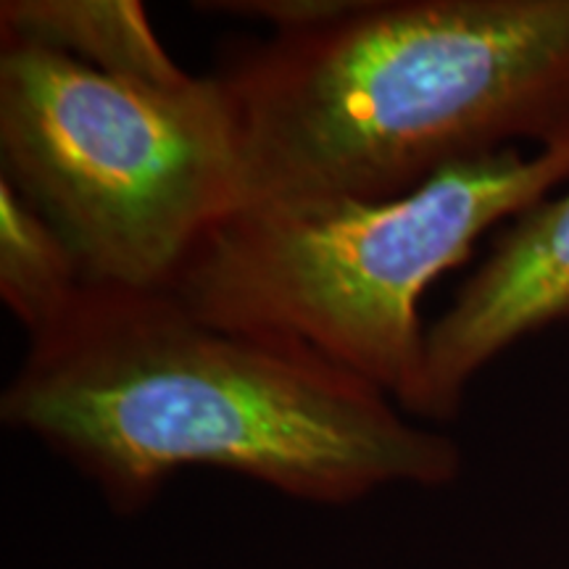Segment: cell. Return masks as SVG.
<instances>
[{
    "label": "cell",
    "mask_w": 569,
    "mask_h": 569,
    "mask_svg": "<svg viewBox=\"0 0 569 569\" xmlns=\"http://www.w3.org/2000/svg\"><path fill=\"white\" fill-rule=\"evenodd\" d=\"M9 430L40 440L134 515L184 467L346 507L390 486L443 488L461 448L309 348L190 315L172 293L84 288L27 340L0 393Z\"/></svg>",
    "instance_id": "6da1fadb"
},
{
    "label": "cell",
    "mask_w": 569,
    "mask_h": 569,
    "mask_svg": "<svg viewBox=\"0 0 569 569\" xmlns=\"http://www.w3.org/2000/svg\"><path fill=\"white\" fill-rule=\"evenodd\" d=\"M213 74L238 119L243 206L388 201L569 132V0H359Z\"/></svg>",
    "instance_id": "7a4b0ae2"
},
{
    "label": "cell",
    "mask_w": 569,
    "mask_h": 569,
    "mask_svg": "<svg viewBox=\"0 0 569 569\" xmlns=\"http://www.w3.org/2000/svg\"><path fill=\"white\" fill-rule=\"evenodd\" d=\"M567 180L569 132L448 167L388 201L240 206L169 293L213 327L309 348L422 417L425 290Z\"/></svg>",
    "instance_id": "3957f363"
},
{
    "label": "cell",
    "mask_w": 569,
    "mask_h": 569,
    "mask_svg": "<svg viewBox=\"0 0 569 569\" xmlns=\"http://www.w3.org/2000/svg\"><path fill=\"white\" fill-rule=\"evenodd\" d=\"M0 180L74 253L84 288L169 293L243 206V153L219 77L151 88L0 40Z\"/></svg>",
    "instance_id": "277c9868"
},
{
    "label": "cell",
    "mask_w": 569,
    "mask_h": 569,
    "mask_svg": "<svg viewBox=\"0 0 569 569\" xmlns=\"http://www.w3.org/2000/svg\"><path fill=\"white\" fill-rule=\"evenodd\" d=\"M569 319V190L496 238L482 264L427 327L422 419L451 422L469 382L519 340Z\"/></svg>",
    "instance_id": "5b68a950"
},
{
    "label": "cell",
    "mask_w": 569,
    "mask_h": 569,
    "mask_svg": "<svg viewBox=\"0 0 569 569\" xmlns=\"http://www.w3.org/2000/svg\"><path fill=\"white\" fill-rule=\"evenodd\" d=\"M0 40L46 48L98 74L184 88L198 74L169 56L140 0H3Z\"/></svg>",
    "instance_id": "8992f818"
},
{
    "label": "cell",
    "mask_w": 569,
    "mask_h": 569,
    "mask_svg": "<svg viewBox=\"0 0 569 569\" xmlns=\"http://www.w3.org/2000/svg\"><path fill=\"white\" fill-rule=\"evenodd\" d=\"M84 290L74 253L42 213L0 180V301L27 340L59 327Z\"/></svg>",
    "instance_id": "52a82bcc"
},
{
    "label": "cell",
    "mask_w": 569,
    "mask_h": 569,
    "mask_svg": "<svg viewBox=\"0 0 569 569\" xmlns=\"http://www.w3.org/2000/svg\"><path fill=\"white\" fill-rule=\"evenodd\" d=\"M359 0H201L196 9L272 24L274 34L309 32L351 13Z\"/></svg>",
    "instance_id": "ba28073f"
}]
</instances>
